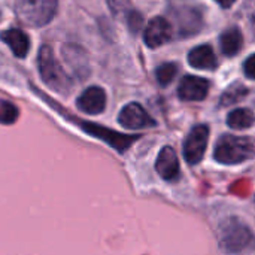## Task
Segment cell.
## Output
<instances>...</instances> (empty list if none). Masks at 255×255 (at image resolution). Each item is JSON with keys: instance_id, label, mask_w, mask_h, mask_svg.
Masks as SVG:
<instances>
[{"instance_id": "cell-15", "label": "cell", "mask_w": 255, "mask_h": 255, "mask_svg": "<svg viewBox=\"0 0 255 255\" xmlns=\"http://www.w3.org/2000/svg\"><path fill=\"white\" fill-rule=\"evenodd\" d=\"M85 52L79 48V46H72L67 45L64 48V58L67 60V63L76 70V73H79L81 76H84V72L87 75L88 67H87V60L84 58Z\"/></svg>"}, {"instance_id": "cell-16", "label": "cell", "mask_w": 255, "mask_h": 255, "mask_svg": "<svg viewBox=\"0 0 255 255\" xmlns=\"http://www.w3.org/2000/svg\"><path fill=\"white\" fill-rule=\"evenodd\" d=\"M248 94V90L245 85H242L241 82H235L233 85H230L221 96V105L223 106H230L233 103H238L239 100H242L245 96Z\"/></svg>"}, {"instance_id": "cell-14", "label": "cell", "mask_w": 255, "mask_h": 255, "mask_svg": "<svg viewBox=\"0 0 255 255\" xmlns=\"http://www.w3.org/2000/svg\"><path fill=\"white\" fill-rule=\"evenodd\" d=\"M255 123V115L250 109H235L227 117L229 127L235 130H244L251 127Z\"/></svg>"}, {"instance_id": "cell-9", "label": "cell", "mask_w": 255, "mask_h": 255, "mask_svg": "<svg viewBox=\"0 0 255 255\" xmlns=\"http://www.w3.org/2000/svg\"><path fill=\"white\" fill-rule=\"evenodd\" d=\"M76 105L85 114L90 115L102 114L106 106V93L100 87H90L78 97Z\"/></svg>"}, {"instance_id": "cell-19", "label": "cell", "mask_w": 255, "mask_h": 255, "mask_svg": "<svg viewBox=\"0 0 255 255\" xmlns=\"http://www.w3.org/2000/svg\"><path fill=\"white\" fill-rule=\"evenodd\" d=\"M127 22H128L130 30L133 33H137L140 30L142 24H143V16L139 12H136V10H130L127 13Z\"/></svg>"}, {"instance_id": "cell-3", "label": "cell", "mask_w": 255, "mask_h": 255, "mask_svg": "<svg viewBox=\"0 0 255 255\" xmlns=\"http://www.w3.org/2000/svg\"><path fill=\"white\" fill-rule=\"evenodd\" d=\"M58 0H15L16 18L28 27H43L55 15Z\"/></svg>"}, {"instance_id": "cell-1", "label": "cell", "mask_w": 255, "mask_h": 255, "mask_svg": "<svg viewBox=\"0 0 255 255\" xmlns=\"http://www.w3.org/2000/svg\"><path fill=\"white\" fill-rule=\"evenodd\" d=\"M37 64H39V72H40L42 81L51 90H54L57 93H63V94L69 93V90L72 87V81L67 76V73L63 70V67L60 66L51 46L43 45L39 49Z\"/></svg>"}, {"instance_id": "cell-17", "label": "cell", "mask_w": 255, "mask_h": 255, "mask_svg": "<svg viewBox=\"0 0 255 255\" xmlns=\"http://www.w3.org/2000/svg\"><path fill=\"white\" fill-rule=\"evenodd\" d=\"M18 115L19 111L13 103L0 100V124H13L18 120Z\"/></svg>"}, {"instance_id": "cell-6", "label": "cell", "mask_w": 255, "mask_h": 255, "mask_svg": "<svg viewBox=\"0 0 255 255\" xmlns=\"http://www.w3.org/2000/svg\"><path fill=\"white\" fill-rule=\"evenodd\" d=\"M120 124L128 130H140L146 127H154L155 121L139 103H128L123 108L118 117Z\"/></svg>"}, {"instance_id": "cell-21", "label": "cell", "mask_w": 255, "mask_h": 255, "mask_svg": "<svg viewBox=\"0 0 255 255\" xmlns=\"http://www.w3.org/2000/svg\"><path fill=\"white\" fill-rule=\"evenodd\" d=\"M244 72L250 79H255V54L250 55L244 64Z\"/></svg>"}, {"instance_id": "cell-13", "label": "cell", "mask_w": 255, "mask_h": 255, "mask_svg": "<svg viewBox=\"0 0 255 255\" xmlns=\"http://www.w3.org/2000/svg\"><path fill=\"white\" fill-rule=\"evenodd\" d=\"M220 43H221V51L224 55L227 57H233L236 55L244 43V37H242V31L238 27H230L227 28L221 37H220Z\"/></svg>"}, {"instance_id": "cell-11", "label": "cell", "mask_w": 255, "mask_h": 255, "mask_svg": "<svg viewBox=\"0 0 255 255\" xmlns=\"http://www.w3.org/2000/svg\"><path fill=\"white\" fill-rule=\"evenodd\" d=\"M0 39L10 48V51L19 57L24 58L28 54V48H30V40L28 36L19 30V28H9L0 33Z\"/></svg>"}, {"instance_id": "cell-8", "label": "cell", "mask_w": 255, "mask_h": 255, "mask_svg": "<svg viewBox=\"0 0 255 255\" xmlns=\"http://www.w3.org/2000/svg\"><path fill=\"white\" fill-rule=\"evenodd\" d=\"M208 91H209V82L203 78L191 76V75L182 78V81L178 87L179 97L187 102L203 100L208 96Z\"/></svg>"}, {"instance_id": "cell-5", "label": "cell", "mask_w": 255, "mask_h": 255, "mask_svg": "<svg viewBox=\"0 0 255 255\" xmlns=\"http://www.w3.org/2000/svg\"><path fill=\"white\" fill-rule=\"evenodd\" d=\"M209 139V128L206 126L194 127L185 139L184 157L190 164H197L202 161Z\"/></svg>"}, {"instance_id": "cell-20", "label": "cell", "mask_w": 255, "mask_h": 255, "mask_svg": "<svg viewBox=\"0 0 255 255\" xmlns=\"http://www.w3.org/2000/svg\"><path fill=\"white\" fill-rule=\"evenodd\" d=\"M108 4L115 15L123 13V12H126V13L130 12L128 10L130 9V0H108Z\"/></svg>"}, {"instance_id": "cell-4", "label": "cell", "mask_w": 255, "mask_h": 255, "mask_svg": "<svg viewBox=\"0 0 255 255\" xmlns=\"http://www.w3.org/2000/svg\"><path fill=\"white\" fill-rule=\"evenodd\" d=\"M253 239L251 230L241 223L239 220H229L227 223H224V226L221 227V247L227 251V253H239L242 251Z\"/></svg>"}, {"instance_id": "cell-7", "label": "cell", "mask_w": 255, "mask_h": 255, "mask_svg": "<svg viewBox=\"0 0 255 255\" xmlns=\"http://www.w3.org/2000/svg\"><path fill=\"white\" fill-rule=\"evenodd\" d=\"M143 37L149 48H158L172 39V25L166 18L155 16L148 22Z\"/></svg>"}, {"instance_id": "cell-22", "label": "cell", "mask_w": 255, "mask_h": 255, "mask_svg": "<svg viewBox=\"0 0 255 255\" xmlns=\"http://www.w3.org/2000/svg\"><path fill=\"white\" fill-rule=\"evenodd\" d=\"M220 6H223V7H230L236 0H215Z\"/></svg>"}, {"instance_id": "cell-10", "label": "cell", "mask_w": 255, "mask_h": 255, "mask_svg": "<svg viewBox=\"0 0 255 255\" xmlns=\"http://www.w3.org/2000/svg\"><path fill=\"white\" fill-rule=\"evenodd\" d=\"M155 169L158 175L166 181H175L179 176V161L172 146H164L160 151L155 161Z\"/></svg>"}, {"instance_id": "cell-12", "label": "cell", "mask_w": 255, "mask_h": 255, "mask_svg": "<svg viewBox=\"0 0 255 255\" xmlns=\"http://www.w3.org/2000/svg\"><path fill=\"white\" fill-rule=\"evenodd\" d=\"M188 63L193 67L203 69V70H212L218 64L215 52L209 45H200L193 48L188 54Z\"/></svg>"}, {"instance_id": "cell-18", "label": "cell", "mask_w": 255, "mask_h": 255, "mask_svg": "<svg viewBox=\"0 0 255 255\" xmlns=\"http://www.w3.org/2000/svg\"><path fill=\"white\" fill-rule=\"evenodd\" d=\"M176 70H178V67L173 63H164V64H161L157 69V72H155V76H157L158 84L161 87H167L173 81V78L176 75Z\"/></svg>"}, {"instance_id": "cell-2", "label": "cell", "mask_w": 255, "mask_h": 255, "mask_svg": "<svg viewBox=\"0 0 255 255\" xmlns=\"http://www.w3.org/2000/svg\"><path fill=\"white\" fill-rule=\"evenodd\" d=\"M255 154V142L250 137H241L233 134H224L217 146L214 157L223 164H238Z\"/></svg>"}]
</instances>
